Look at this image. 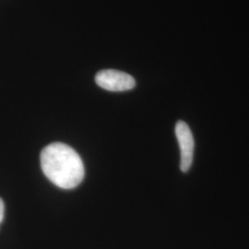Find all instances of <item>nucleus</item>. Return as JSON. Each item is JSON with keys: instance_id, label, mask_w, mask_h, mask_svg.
<instances>
[{"instance_id": "f257e3e1", "label": "nucleus", "mask_w": 249, "mask_h": 249, "mask_svg": "<svg viewBox=\"0 0 249 249\" xmlns=\"http://www.w3.org/2000/svg\"><path fill=\"white\" fill-rule=\"evenodd\" d=\"M40 160L45 177L56 187L72 189L84 178L83 161L77 151L67 144H49L41 152Z\"/></svg>"}, {"instance_id": "f03ea898", "label": "nucleus", "mask_w": 249, "mask_h": 249, "mask_svg": "<svg viewBox=\"0 0 249 249\" xmlns=\"http://www.w3.org/2000/svg\"><path fill=\"white\" fill-rule=\"evenodd\" d=\"M175 131L180 149V170L183 173H187L193 163L195 150L194 137L188 124L182 120H179L176 124Z\"/></svg>"}, {"instance_id": "7ed1b4c3", "label": "nucleus", "mask_w": 249, "mask_h": 249, "mask_svg": "<svg viewBox=\"0 0 249 249\" xmlns=\"http://www.w3.org/2000/svg\"><path fill=\"white\" fill-rule=\"evenodd\" d=\"M99 87L109 91H125L133 89L136 81L131 75L116 70H105L95 76Z\"/></svg>"}, {"instance_id": "20e7f679", "label": "nucleus", "mask_w": 249, "mask_h": 249, "mask_svg": "<svg viewBox=\"0 0 249 249\" xmlns=\"http://www.w3.org/2000/svg\"><path fill=\"white\" fill-rule=\"evenodd\" d=\"M4 214H5V205L2 198L0 197V224L4 220Z\"/></svg>"}]
</instances>
